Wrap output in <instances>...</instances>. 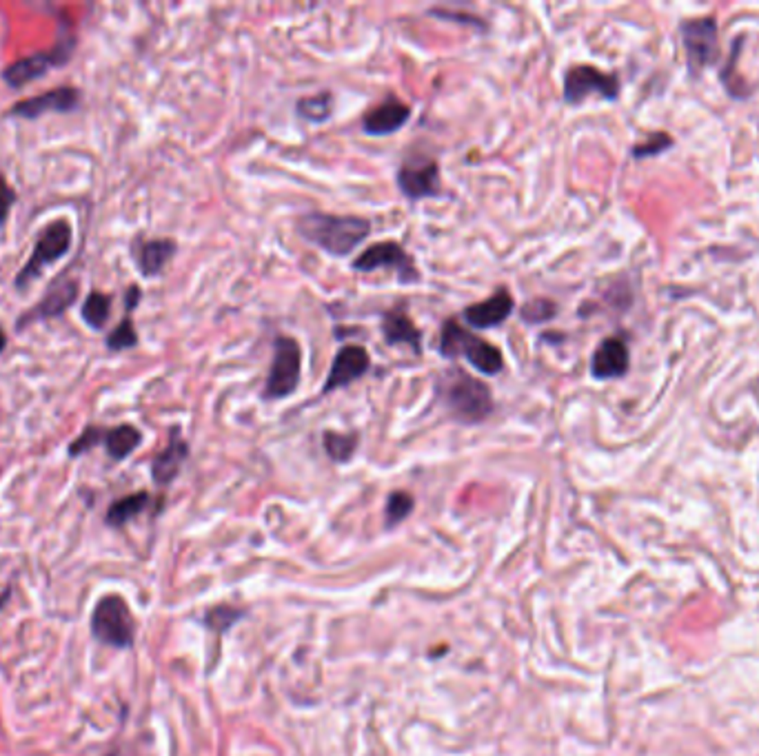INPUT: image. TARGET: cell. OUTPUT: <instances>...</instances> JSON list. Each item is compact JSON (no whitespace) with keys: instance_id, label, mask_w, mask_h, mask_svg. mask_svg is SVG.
I'll return each instance as SVG.
<instances>
[{"instance_id":"obj_1","label":"cell","mask_w":759,"mask_h":756,"mask_svg":"<svg viewBox=\"0 0 759 756\" xmlns=\"http://www.w3.org/2000/svg\"><path fill=\"white\" fill-rule=\"evenodd\" d=\"M436 400L455 422L475 426L487 422L495 413V397L491 386L480 377L471 375L462 366H451L437 373L433 382Z\"/></svg>"},{"instance_id":"obj_2","label":"cell","mask_w":759,"mask_h":756,"mask_svg":"<svg viewBox=\"0 0 759 756\" xmlns=\"http://www.w3.org/2000/svg\"><path fill=\"white\" fill-rule=\"evenodd\" d=\"M296 231L304 242L313 244L331 258H347L371 235V220L362 215L304 211L296 217Z\"/></svg>"},{"instance_id":"obj_3","label":"cell","mask_w":759,"mask_h":756,"mask_svg":"<svg viewBox=\"0 0 759 756\" xmlns=\"http://www.w3.org/2000/svg\"><path fill=\"white\" fill-rule=\"evenodd\" d=\"M76 45L78 36L76 31L72 30V22H69L67 16H60L56 45L51 47V49L25 56V58H18L13 60L12 65H7V67L3 69L4 84H9L12 89H22L25 84L34 83V80L45 78L51 69L65 67V65L74 58Z\"/></svg>"},{"instance_id":"obj_4","label":"cell","mask_w":759,"mask_h":756,"mask_svg":"<svg viewBox=\"0 0 759 756\" xmlns=\"http://www.w3.org/2000/svg\"><path fill=\"white\" fill-rule=\"evenodd\" d=\"M440 356L445 360H455V357H464L471 366L482 375H499L504 371V356L498 347L466 326H462L455 318H446L440 330Z\"/></svg>"},{"instance_id":"obj_5","label":"cell","mask_w":759,"mask_h":756,"mask_svg":"<svg viewBox=\"0 0 759 756\" xmlns=\"http://www.w3.org/2000/svg\"><path fill=\"white\" fill-rule=\"evenodd\" d=\"M72 242L74 229L67 217H56V220L47 222L39 231V235H36L31 255L22 264L21 271L16 273V277H13V288L16 291H27L36 280H40L47 267L56 264L69 253Z\"/></svg>"},{"instance_id":"obj_6","label":"cell","mask_w":759,"mask_h":756,"mask_svg":"<svg viewBox=\"0 0 759 756\" xmlns=\"http://www.w3.org/2000/svg\"><path fill=\"white\" fill-rule=\"evenodd\" d=\"M300 380H303V347L291 335H278L273 339V357L262 389V400H287L298 391Z\"/></svg>"},{"instance_id":"obj_7","label":"cell","mask_w":759,"mask_h":756,"mask_svg":"<svg viewBox=\"0 0 759 756\" xmlns=\"http://www.w3.org/2000/svg\"><path fill=\"white\" fill-rule=\"evenodd\" d=\"M351 268L356 273H374L380 271V268H389V271L395 273L400 285H418L419 282V271L418 262L407 249L400 242H393V240H384V242H375L371 247H366L365 251L357 255L351 262Z\"/></svg>"},{"instance_id":"obj_8","label":"cell","mask_w":759,"mask_h":756,"mask_svg":"<svg viewBox=\"0 0 759 756\" xmlns=\"http://www.w3.org/2000/svg\"><path fill=\"white\" fill-rule=\"evenodd\" d=\"M92 632L101 644L129 648L134 644V617L125 599L118 594L102 597L92 614Z\"/></svg>"},{"instance_id":"obj_9","label":"cell","mask_w":759,"mask_h":756,"mask_svg":"<svg viewBox=\"0 0 759 756\" xmlns=\"http://www.w3.org/2000/svg\"><path fill=\"white\" fill-rule=\"evenodd\" d=\"M395 182H398L400 193H402L409 202L440 198L442 193H445L440 163H437L436 158H431V155H411V158H404L398 173H395Z\"/></svg>"},{"instance_id":"obj_10","label":"cell","mask_w":759,"mask_h":756,"mask_svg":"<svg viewBox=\"0 0 759 756\" xmlns=\"http://www.w3.org/2000/svg\"><path fill=\"white\" fill-rule=\"evenodd\" d=\"M600 96L605 101H615L620 96V78L606 74L593 65H575L564 74V102L582 105L587 98Z\"/></svg>"},{"instance_id":"obj_11","label":"cell","mask_w":759,"mask_h":756,"mask_svg":"<svg viewBox=\"0 0 759 756\" xmlns=\"http://www.w3.org/2000/svg\"><path fill=\"white\" fill-rule=\"evenodd\" d=\"M83 105V92L78 87H56L51 92L30 96L25 101H18L9 107V118H21V120H39L47 113H72L78 111Z\"/></svg>"},{"instance_id":"obj_12","label":"cell","mask_w":759,"mask_h":756,"mask_svg":"<svg viewBox=\"0 0 759 756\" xmlns=\"http://www.w3.org/2000/svg\"><path fill=\"white\" fill-rule=\"evenodd\" d=\"M371 371V356L362 344H344L333 356L329 375L322 384V395L356 384Z\"/></svg>"},{"instance_id":"obj_13","label":"cell","mask_w":759,"mask_h":756,"mask_svg":"<svg viewBox=\"0 0 759 756\" xmlns=\"http://www.w3.org/2000/svg\"><path fill=\"white\" fill-rule=\"evenodd\" d=\"M684 47L688 54V65L693 72H700L718 58V25L710 16L686 21L682 25Z\"/></svg>"},{"instance_id":"obj_14","label":"cell","mask_w":759,"mask_h":756,"mask_svg":"<svg viewBox=\"0 0 759 756\" xmlns=\"http://www.w3.org/2000/svg\"><path fill=\"white\" fill-rule=\"evenodd\" d=\"M80 297V285L76 280L56 282L49 291L42 295V300L31 309H27L21 318L16 320V330H25L27 326L42 322V320H54L67 313Z\"/></svg>"},{"instance_id":"obj_15","label":"cell","mask_w":759,"mask_h":756,"mask_svg":"<svg viewBox=\"0 0 759 756\" xmlns=\"http://www.w3.org/2000/svg\"><path fill=\"white\" fill-rule=\"evenodd\" d=\"M411 116L413 109L409 102L400 101L398 96H386L384 101L366 109L360 127L371 138H386V136H393L395 131L402 129L411 120Z\"/></svg>"},{"instance_id":"obj_16","label":"cell","mask_w":759,"mask_h":756,"mask_svg":"<svg viewBox=\"0 0 759 756\" xmlns=\"http://www.w3.org/2000/svg\"><path fill=\"white\" fill-rule=\"evenodd\" d=\"M516 313V300L507 286H498L487 300L475 302V304L462 309V320L478 330L498 329Z\"/></svg>"},{"instance_id":"obj_17","label":"cell","mask_w":759,"mask_h":756,"mask_svg":"<svg viewBox=\"0 0 759 756\" xmlns=\"http://www.w3.org/2000/svg\"><path fill=\"white\" fill-rule=\"evenodd\" d=\"M380 329L386 347H407L418 357L424 353L422 330L413 324L411 315L407 313V306L404 304H395L386 309L382 313Z\"/></svg>"},{"instance_id":"obj_18","label":"cell","mask_w":759,"mask_h":756,"mask_svg":"<svg viewBox=\"0 0 759 756\" xmlns=\"http://www.w3.org/2000/svg\"><path fill=\"white\" fill-rule=\"evenodd\" d=\"M176 253L178 242L172 238H136L131 244V258L145 277L163 276Z\"/></svg>"},{"instance_id":"obj_19","label":"cell","mask_w":759,"mask_h":756,"mask_svg":"<svg viewBox=\"0 0 759 756\" xmlns=\"http://www.w3.org/2000/svg\"><path fill=\"white\" fill-rule=\"evenodd\" d=\"M629 347L622 338L613 335V338L602 339L597 348L593 351L591 357V375L596 380H615L629 371Z\"/></svg>"},{"instance_id":"obj_20","label":"cell","mask_w":759,"mask_h":756,"mask_svg":"<svg viewBox=\"0 0 759 756\" xmlns=\"http://www.w3.org/2000/svg\"><path fill=\"white\" fill-rule=\"evenodd\" d=\"M187 457H190V444L181 435V428L173 426L169 433V442L152 462V477L158 486H169L185 466Z\"/></svg>"},{"instance_id":"obj_21","label":"cell","mask_w":759,"mask_h":756,"mask_svg":"<svg viewBox=\"0 0 759 756\" xmlns=\"http://www.w3.org/2000/svg\"><path fill=\"white\" fill-rule=\"evenodd\" d=\"M143 444V433L134 426V424H118L114 428H105V446L107 455L111 460L122 462Z\"/></svg>"},{"instance_id":"obj_22","label":"cell","mask_w":759,"mask_h":756,"mask_svg":"<svg viewBox=\"0 0 759 756\" xmlns=\"http://www.w3.org/2000/svg\"><path fill=\"white\" fill-rule=\"evenodd\" d=\"M111 309H114V297L102 291H89L80 306V318L92 330H102L110 322Z\"/></svg>"},{"instance_id":"obj_23","label":"cell","mask_w":759,"mask_h":756,"mask_svg":"<svg viewBox=\"0 0 759 756\" xmlns=\"http://www.w3.org/2000/svg\"><path fill=\"white\" fill-rule=\"evenodd\" d=\"M149 502H152V495L145 493V490H140V493H131L122 499H116V502L110 505V510H107V517H105L107 523H110L111 528L125 526V523H129L131 519L138 517L140 513H145Z\"/></svg>"},{"instance_id":"obj_24","label":"cell","mask_w":759,"mask_h":756,"mask_svg":"<svg viewBox=\"0 0 759 756\" xmlns=\"http://www.w3.org/2000/svg\"><path fill=\"white\" fill-rule=\"evenodd\" d=\"M360 446V435L356 431L340 433V431H324L322 433V448L327 457L336 464H347L353 460Z\"/></svg>"},{"instance_id":"obj_25","label":"cell","mask_w":759,"mask_h":756,"mask_svg":"<svg viewBox=\"0 0 759 756\" xmlns=\"http://www.w3.org/2000/svg\"><path fill=\"white\" fill-rule=\"evenodd\" d=\"M296 116L311 125H322L333 116V93L318 92L313 96H303L296 102Z\"/></svg>"},{"instance_id":"obj_26","label":"cell","mask_w":759,"mask_h":756,"mask_svg":"<svg viewBox=\"0 0 759 756\" xmlns=\"http://www.w3.org/2000/svg\"><path fill=\"white\" fill-rule=\"evenodd\" d=\"M138 342H140V338H138V330H136L134 320H131V315H125V318L120 320V324H118L110 335H107L105 347H107V351H111V353H122V351H131V348H136L138 347Z\"/></svg>"},{"instance_id":"obj_27","label":"cell","mask_w":759,"mask_h":756,"mask_svg":"<svg viewBox=\"0 0 759 756\" xmlns=\"http://www.w3.org/2000/svg\"><path fill=\"white\" fill-rule=\"evenodd\" d=\"M558 304H555L553 300H549V297H533V300L522 304L520 318L525 324L537 326L551 322V320L558 315Z\"/></svg>"},{"instance_id":"obj_28","label":"cell","mask_w":759,"mask_h":756,"mask_svg":"<svg viewBox=\"0 0 759 756\" xmlns=\"http://www.w3.org/2000/svg\"><path fill=\"white\" fill-rule=\"evenodd\" d=\"M413 505H416V502H413L411 495L404 493V490H393V493L389 495V499H386V526H395V523L404 522V519L411 514Z\"/></svg>"},{"instance_id":"obj_29","label":"cell","mask_w":759,"mask_h":756,"mask_svg":"<svg viewBox=\"0 0 759 756\" xmlns=\"http://www.w3.org/2000/svg\"><path fill=\"white\" fill-rule=\"evenodd\" d=\"M102 442H105V428L96 426V424H92V426H84L83 433H80L78 437L74 439L72 444H69L67 455L69 457H80V455H84V453L93 451L96 446H102Z\"/></svg>"},{"instance_id":"obj_30","label":"cell","mask_w":759,"mask_h":756,"mask_svg":"<svg viewBox=\"0 0 759 756\" xmlns=\"http://www.w3.org/2000/svg\"><path fill=\"white\" fill-rule=\"evenodd\" d=\"M240 617H243V612H240L238 608L218 606V608H211V611L207 612L205 623L211 628V630L225 632V630H229V628L234 626Z\"/></svg>"},{"instance_id":"obj_31","label":"cell","mask_w":759,"mask_h":756,"mask_svg":"<svg viewBox=\"0 0 759 756\" xmlns=\"http://www.w3.org/2000/svg\"><path fill=\"white\" fill-rule=\"evenodd\" d=\"M428 16L437 18V21H449V22H460V25H469V27H478V30H484V21L480 16H473V13H460V12H454V9H445V7H436V9H428Z\"/></svg>"},{"instance_id":"obj_32","label":"cell","mask_w":759,"mask_h":756,"mask_svg":"<svg viewBox=\"0 0 759 756\" xmlns=\"http://www.w3.org/2000/svg\"><path fill=\"white\" fill-rule=\"evenodd\" d=\"M16 202H18L16 189H13L12 184L7 182V178L0 173V226H4V222H7V217L9 214H12Z\"/></svg>"},{"instance_id":"obj_33","label":"cell","mask_w":759,"mask_h":756,"mask_svg":"<svg viewBox=\"0 0 759 756\" xmlns=\"http://www.w3.org/2000/svg\"><path fill=\"white\" fill-rule=\"evenodd\" d=\"M668 146H671V138H668V136H664V134L650 136L646 143L635 146L633 155L635 158H646V155H655V154H659V151L668 149Z\"/></svg>"},{"instance_id":"obj_34","label":"cell","mask_w":759,"mask_h":756,"mask_svg":"<svg viewBox=\"0 0 759 756\" xmlns=\"http://www.w3.org/2000/svg\"><path fill=\"white\" fill-rule=\"evenodd\" d=\"M140 300H143V288L138 285H129L125 288V295H122V302H125V315H131L136 309H138Z\"/></svg>"},{"instance_id":"obj_35","label":"cell","mask_w":759,"mask_h":756,"mask_svg":"<svg viewBox=\"0 0 759 756\" xmlns=\"http://www.w3.org/2000/svg\"><path fill=\"white\" fill-rule=\"evenodd\" d=\"M7 342H9L7 333H4V329H3V326H0V356H3L4 348H7Z\"/></svg>"}]
</instances>
